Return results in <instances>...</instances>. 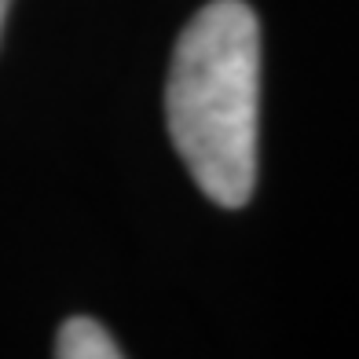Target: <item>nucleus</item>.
<instances>
[{"instance_id": "nucleus-3", "label": "nucleus", "mask_w": 359, "mask_h": 359, "mask_svg": "<svg viewBox=\"0 0 359 359\" xmlns=\"http://www.w3.org/2000/svg\"><path fill=\"white\" fill-rule=\"evenodd\" d=\"M8 8H11V0H0V37H4V22H8Z\"/></svg>"}, {"instance_id": "nucleus-2", "label": "nucleus", "mask_w": 359, "mask_h": 359, "mask_svg": "<svg viewBox=\"0 0 359 359\" xmlns=\"http://www.w3.org/2000/svg\"><path fill=\"white\" fill-rule=\"evenodd\" d=\"M55 355L59 359H118L125 352L107 334L103 323H95L92 316H70L55 334Z\"/></svg>"}, {"instance_id": "nucleus-1", "label": "nucleus", "mask_w": 359, "mask_h": 359, "mask_svg": "<svg viewBox=\"0 0 359 359\" xmlns=\"http://www.w3.org/2000/svg\"><path fill=\"white\" fill-rule=\"evenodd\" d=\"M260 22L246 0H213L180 29L165 125L209 202L242 209L257 187Z\"/></svg>"}]
</instances>
